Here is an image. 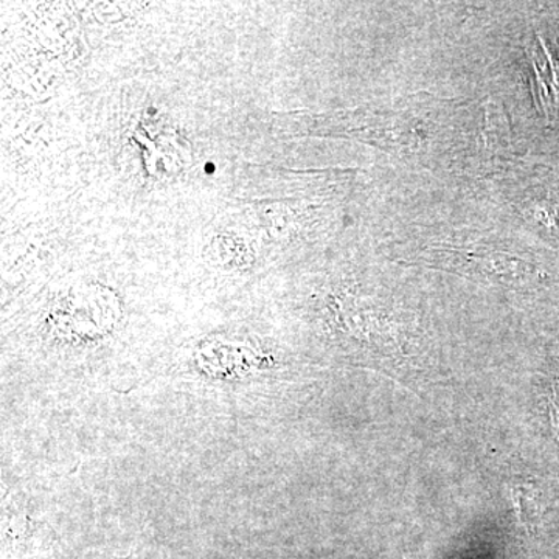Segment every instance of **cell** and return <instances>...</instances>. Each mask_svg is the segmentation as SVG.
<instances>
[{
	"label": "cell",
	"instance_id": "2",
	"mask_svg": "<svg viewBox=\"0 0 559 559\" xmlns=\"http://www.w3.org/2000/svg\"><path fill=\"white\" fill-rule=\"evenodd\" d=\"M510 498L513 500L521 524L532 528L535 522L539 520L540 514L538 492L530 485H514L510 489Z\"/></svg>",
	"mask_w": 559,
	"mask_h": 559
},
{
	"label": "cell",
	"instance_id": "3",
	"mask_svg": "<svg viewBox=\"0 0 559 559\" xmlns=\"http://www.w3.org/2000/svg\"><path fill=\"white\" fill-rule=\"evenodd\" d=\"M551 425H554L555 433H557L559 440V390L555 392L554 399H551Z\"/></svg>",
	"mask_w": 559,
	"mask_h": 559
},
{
	"label": "cell",
	"instance_id": "1",
	"mask_svg": "<svg viewBox=\"0 0 559 559\" xmlns=\"http://www.w3.org/2000/svg\"><path fill=\"white\" fill-rule=\"evenodd\" d=\"M433 263L440 261L441 266L452 267V270L462 272V274H480L487 277L502 278L509 282V278L520 277L522 261L509 259L503 253H488V255H477V253L459 252V250H440L432 252Z\"/></svg>",
	"mask_w": 559,
	"mask_h": 559
}]
</instances>
